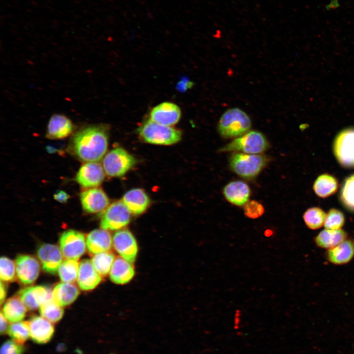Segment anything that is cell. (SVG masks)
Instances as JSON below:
<instances>
[{
    "label": "cell",
    "instance_id": "obj_1",
    "mask_svg": "<svg viewBox=\"0 0 354 354\" xmlns=\"http://www.w3.org/2000/svg\"><path fill=\"white\" fill-rule=\"evenodd\" d=\"M109 130L108 126L103 124L84 127L73 136L71 150L82 161H100L108 148Z\"/></svg>",
    "mask_w": 354,
    "mask_h": 354
},
{
    "label": "cell",
    "instance_id": "obj_2",
    "mask_svg": "<svg viewBox=\"0 0 354 354\" xmlns=\"http://www.w3.org/2000/svg\"><path fill=\"white\" fill-rule=\"evenodd\" d=\"M251 126L249 116L242 110L234 107L227 110L217 124L220 135L225 138L238 137L249 131Z\"/></svg>",
    "mask_w": 354,
    "mask_h": 354
},
{
    "label": "cell",
    "instance_id": "obj_3",
    "mask_svg": "<svg viewBox=\"0 0 354 354\" xmlns=\"http://www.w3.org/2000/svg\"><path fill=\"white\" fill-rule=\"evenodd\" d=\"M140 137L145 142L158 145H171L181 138L180 130L148 119L138 128Z\"/></svg>",
    "mask_w": 354,
    "mask_h": 354
},
{
    "label": "cell",
    "instance_id": "obj_4",
    "mask_svg": "<svg viewBox=\"0 0 354 354\" xmlns=\"http://www.w3.org/2000/svg\"><path fill=\"white\" fill-rule=\"evenodd\" d=\"M268 160V158L263 154L235 152L230 156L229 165L239 176L251 179L259 175Z\"/></svg>",
    "mask_w": 354,
    "mask_h": 354
},
{
    "label": "cell",
    "instance_id": "obj_5",
    "mask_svg": "<svg viewBox=\"0 0 354 354\" xmlns=\"http://www.w3.org/2000/svg\"><path fill=\"white\" fill-rule=\"evenodd\" d=\"M269 147L266 137L260 132L249 131L220 148V152L241 151L247 154H258Z\"/></svg>",
    "mask_w": 354,
    "mask_h": 354
},
{
    "label": "cell",
    "instance_id": "obj_6",
    "mask_svg": "<svg viewBox=\"0 0 354 354\" xmlns=\"http://www.w3.org/2000/svg\"><path fill=\"white\" fill-rule=\"evenodd\" d=\"M135 158L121 148H114L104 156L103 167L110 177H119L125 174L136 164Z\"/></svg>",
    "mask_w": 354,
    "mask_h": 354
},
{
    "label": "cell",
    "instance_id": "obj_7",
    "mask_svg": "<svg viewBox=\"0 0 354 354\" xmlns=\"http://www.w3.org/2000/svg\"><path fill=\"white\" fill-rule=\"evenodd\" d=\"M103 212L100 221L103 229L118 230L130 222L131 212L122 201L113 203Z\"/></svg>",
    "mask_w": 354,
    "mask_h": 354
},
{
    "label": "cell",
    "instance_id": "obj_8",
    "mask_svg": "<svg viewBox=\"0 0 354 354\" xmlns=\"http://www.w3.org/2000/svg\"><path fill=\"white\" fill-rule=\"evenodd\" d=\"M333 151L341 165L347 168L354 167V128L345 129L337 135Z\"/></svg>",
    "mask_w": 354,
    "mask_h": 354
},
{
    "label": "cell",
    "instance_id": "obj_9",
    "mask_svg": "<svg viewBox=\"0 0 354 354\" xmlns=\"http://www.w3.org/2000/svg\"><path fill=\"white\" fill-rule=\"evenodd\" d=\"M60 249L67 259L78 260L86 251V242L83 234L74 230L63 232L59 237Z\"/></svg>",
    "mask_w": 354,
    "mask_h": 354
},
{
    "label": "cell",
    "instance_id": "obj_10",
    "mask_svg": "<svg viewBox=\"0 0 354 354\" xmlns=\"http://www.w3.org/2000/svg\"><path fill=\"white\" fill-rule=\"evenodd\" d=\"M105 171L97 162H88L80 168L76 176V181L85 188L96 187L104 180Z\"/></svg>",
    "mask_w": 354,
    "mask_h": 354
},
{
    "label": "cell",
    "instance_id": "obj_11",
    "mask_svg": "<svg viewBox=\"0 0 354 354\" xmlns=\"http://www.w3.org/2000/svg\"><path fill=\"white\" fill-rule=\"evenodd\" d=\"M16 275L19 281L24 284L35 282L40 272V264L34 257L19 255L16 259Z\"/></svg>",
    "mask_w": 354,
    "mask_h": 354
},
{
    "label": "cell",
    "instance_id": "obj_12",
    "mask_svg": "<svg viewBox=\"0 0 354 354\" xmlns=\"http://www.w3.org/2000/svg\"><path fill=\"white\" fill-rule=\"evenodd\" d=\"M181 114L180 109L177 104L164 102L151 110L149 119L160 124L172 126L179 121Z\"/></svg>",
    "mask_w": 354,
    "mask_h": 354
},
{
    "label": "cell",
    "instance_id": "obj_13",
    "mask_svg": "<svg viewBox=\"0 0 354 354\" xmlns=\"http://www.w3.org/2000/svg\"><path fill=\"white\" fill-rule=\"evenodd\" d=\"M80 200L83 209L88 213L104 211L109 206V199L103 190L93 187L82 191Z\"/></svg>",
    "mask_w": 354,
    "mask_h": 354
},
{
    "label": "cell",
    "instance_id": "obj_14",
    "mask_svg": "<svg viewBox=\"0 0 354 354\" xmlns=\"http://www.w3.org/2000/svg\"><path fill=\"white\" fill-rule=\"evenodd\" d=\"M113 244L122 258L131 263L135 261L138 246L136 239L130 231L121 230L117 232L113 237Z\"/></svg>",
    "mask_w": 354,
    "mask_h": 354
},
{
    "label": "cell",
    "instance_id": "obj_15",
    "mask_svg": "<svg viewBox=\"0 0 354 354\" xmlns=\"http://www.w3.org/2000/svg\"><path fill=\"white\" fill-rule=\"evenodd\" d=\"M18 296L27 309L33 311L52 298V291L49 287L44 286H31L21 290Z\"/></svg>",
    "mask_w": 354,
    "mask_h": 354
},
{
    "label": "cell",
    "instance_id": "obj_16",
    "mask_svg": "<svg viewBox=\"0 0 354 354\" xmlns=\"http://www.w3.org/2000/svg\"><path fill=\"white\" fill-rule=\"evenodd\" d=\"M37 254L44 271L56 274L62 261V254L59 247L52 244H43L38 248Z\"/></svg>",
    "mask_w": 354,
    "mask_h": 354
},
{
    "label": "cell",
    "instance_id": "obj_17",
    "mask_svg": "<svg viewBox=\"0 0 354 354\" xmlns=\"http://www.w3.org/2000/svg\"><path fill=\"white\" fill-rule=\"evenodd\" d=\"M28 322L30 338L33 342L44 344L51 340L55 332V328L51 322L41 316H34Z\"/></svg>",
    "mask_w": 354,
    "mask_h": 354
},
{
    "label": "cell",
    "instance_id": "obj_18",
    "mask_svg": "<svg viewBox=\"0 0 354 354\" xmlns=\"http://www.w3.org/2000/svg\"><path fill=\"white\" fill-rule=\"evenodd\" d=\"M74 128L73 122L66 116L54 114L49 120L46 137L53 140L64 139L72 133Z\"/></svg>",
    "mask_w": 354,
    "mask_h": 354
},
{
    "label": "cell",
    "instance_id": "obj_19",
    "mask_svg": "<svg viewBox=\"0 0 354 354\" xmlns=\"http://www.w3.org/2000/svg\"><path fill=\"white\" fill-rule=\"evenodd\" d=\"M223 193L226 200L237 206L245 205L250 195V189L248 184L240 180H234L228 183L223 188Z\"/></svg>",
    "mask_w": 354,
    "mask_h": 354
},
{
    "label": "cell",
    "instance_id": "obj_20",
    "mask_svg": "<svg viewBox=\"0 0 354 354\" xmlns=\"http://www.w3.org/2000/svg\"><path fill=\"white\" fill-rule=\"evenodd\" d=\"M101 277L93 267L91 261L88 259L82 260L79 268L77 283L83 291L94 289L101 282Z\"/></svg>",
    "mask_w": 354,
    "mask_h": 354
},
{
    "label": "cell",
    "instance_id": "obj_21",
    "mask_svg": "<svg viewBox=\"0 0 354 354\" xmlns=\"http://www.w3.org/2000/svg\"><path fill=\"white\" fill-rule=\"evenodd\" d=\"M86 244L90 254L108 251L112 247L113 239L109 232L104 229H95L87 236Z\"/></svg>",
    "mask_w": 354,
    "mask_h": 354
},
{
    "label": "cell",
    "instance_id": "obj_22",
    "mask_svg": "<svg viewBox=\"0 0 354 354\" xmlns=\"http://www.w3.org/2000/svg\"><path fill=\"white\" fill-rule=\"evenodd\" d=\"M122 201L131 213L135 215L143 213L150 204L148 196L140 188H135L128 191L123 195Z\"/></svg>",
    "mask_w": 354,
    "mask_h": 354
},
{
    "label": "cell",
    "instance_id": "obj_23",
    "mask_svg": "<svg viewBox=\"0 0 354 354\" xmlns=\"http://www.w3.org/2000/svg\"><path fill=\"white\" fill-rule=\"evenodd\" d=\"M134 272L131 263L119 257L115 260L113 264L110 271V277L114 283L123 284L132 279Z\"/></svg>",
    "mask_w": 354,
    "mask_h": 354
},
{
    "label": "cell",
    "instance_id": "obj_24",
    "mask_svg": "<svg viewBox=\"0 0 354 354\" xmlns=\"http://www.w3.org/2000/svg\"><path fill=\"white\" fill-rule=\"evenodd\" d=\"M79 294L78 287L71 283L62 282L55 286L52 291V298L61 307L71 304Z\"/></svg>",
    "mask_w": 354,
    "mask_h": 354
},
{
    "label": "cell",
    "instance_id": "obj_25",
    "mask_svg": "<svg viewBox=\"0 0 354 354\" xmlns=\"http://www.w3.org/2000/svg\"><path fill=\"white\" fill-rule=\"evenodd\" d=\"M354 256V246L351 240H345L337 245L329 249L327 258L331 263L342 265L350 262Z\"/></svg>",
    "mask_w": 354,
    "mask_h": 354
},
{
    "label": "cell",
    "instance_id": "obj_26",
    "mask_svg": "<svg viewBox=\"0 0 354 354\" xmlns=\"http://www.w3.org/2000/svg\"><path fill=\"white\" fill-rule=\"evenodd\" d=\"M27 309L20 297L14 296L5 302L1 312L8 321L15 323L25 318Z\"/></svg>",
    "mask_w": 354,
    "mask_h": 354
},
{
    "label": "cell",
    "instance_id": "obj_27",
    "mask_svg": "<svg viewBox=\"0 0 354 354\" xmlns=\"http://www.w3.org/2000/svg\"><path fill=\"white\" fill-rule=\"evenodd\" d=\"M347 236L343 230L324 229L316 237L315 242L320 247L330 249L345 240Z\"/></svg>",
    "mask_w": 354,
    "mask_h": 354
},
{
    "label": "cell",
    "instance_id": "obj_28",
    "mask_svg": "<svg viewBox=\"0 0 354 354\" xmlns=\"http://www.w3.org/2000/svg\"><path fill=\"white\" fill-rule=\"evenodd\" d=\"M338 185L335 177L328 174H323L315 180L313 189L318 196L325 198L334 194L337 190Z\"/></svg>",
    "mask_w": 354,
    "mask_h": 354
},
{
    "label": "cell",
    "instance_id": "obj_29",
    "mask_svg": "<svg viewBox=\"0 0 354 354\" xmlns=\"http://www.w3.org/2000/svg\"><path fill=\"white\" fill-rule=\"evenodd\" d=\"M114 255L108 251L95 254L91 259V263L97 273L102 276L107 275L110 271L115 261Z\"/></svg>",
    "mask_w": 354,
    "mask_h": 354
},
{
    "label": "cell",
    "instance_id": "obj_30",
    "mask_svg": "<svg viewBox=\"0 0 354 354\" xmlns=\"http://www.w3.org/2000/svg\"><path fill=\"white\" fill-rule=\"evenodd\" d=\"M39 313L42 317L52 323H56L61 319L64 311L61 306L52 298L40 306Z\"/></svg>",
    "mask_w": 354,
    "mask_h": 354
},
{
    "label": "cell",
    "instance_id": "obj_31",
    "mask_svg": "<svg viewBox=\"0 0 354 354\" xmlns=\"http://www.w3.org/2000/svg\"><path fill=\"white\" fill-rule=\"evenodd\" d=\"M79 268V262L77 260H65L62 262L58 269L60 280L63 282H74L78 277Z\"/></svg>",
    "mask_w": 354,
    "mask_h": 354
},
{
    "label": "cell",
    "instance_id": "obj_32",
    "mask_svg": "<svg viewBox=\"0 0 354 354\" xmlns=\"http://www.w3.org/2000/svg\"><path fill=\"white\" fill-rule=\"evenodd\" d=\"M7 333L13 340L23 345L30 337L29 322L12 323L9 325Z\"/></svg>",
    "mask_w": 354,
    "mask_h": 354
},
{
    "label": "cell",
    "instance_id": "obj_33",
    "mask_svg": "<svg viewBox=\"0 0 354 354\" xmlns=\"http://www.w3.org/2000/svg\"><path fill=\"white\" fill-rule=\"evenodd\" d=\"M326 216V214L322 209L314 207L308 209L304 212L303 218L309 229L316 230L324 224Z\"/></svg>",
    "mask_w": 354,
    "mask_h": 354
},
{
    "label": "cell",
    "instance_id": "obj_34",
    "mask_svg": "<svg viewBox=\"0 0 354 354\" xmlns=\"http://www.w3.org/2000/svg\"><path fill=\"white\" fill-rule=\"evenodd\" d=\"M340 199L346 207L354 211V174L345 181L341 190Z\"/></svg>",
    "mask_w": 354,
    "mask_h": 354
},
{
    "label": "cell",
    "instance_id": "obj_35",
    "mask_svg": "<svg viewBox=\"0 0 354 354\" xmlns=\"http://www.w3.org/2000/svg\"><path fill=\"white\" fill-rule=\"evenodd\" d=\"M15 264L6 257H1L0 259V277L1 281L5 282L13 281L16 277Z\"/></svg>",
    "mask_w": 354,
    "mask_h": 354
},
{
    "label": "cell",
    "instance_id": "obj_36",
    "mask_svg": "<svg viewBox=\"0 0 354 354\" xmlns=\"http://www.w3.org/2000/svg\"><path fill=\"white\" fill-rule=\"evenodd\" d=\"M345 217L343 213L336 209H331L326 214L324 223L325 229L339 230L344 224Z\"/></svg>",
    "mask_w": 354,
    "mask_h": 354
},
{
    "label": "cell",
    "instance_id": "obj_37",
    "mask_svg": "<svg viewBox=\"0 0 354 354\" xmlns=\"http://www.w3.org/2000/svg\"><path fill=\"white\" fill-rule=\"evenodd\" d=\"M264 212L263 206L255 200L248 201L244 207V214L250 218H257L262 216Z\"/></svg>",
    "mask_w": 354,
    "mask_h": 354
},
{
    "label": "cell",
    "instance_id": "obj_38",
    "mask_svg": "<svg viewBox=\"0 0 354 354\" xmlns=\"http://www.w3.org/2000/svg\"><path fill=\"white\" fill-rule=\"evenodd\" d=\"M25 350L23 345L12 339L7 340L1 346L0 354H23Z\"/></svg>",
    "mask_w": 354,
    "mask_h": 354
},
{
    "label": "cell",
    "instance_id": "obj_39",
    "mask_svg": "<svg viewBox=\"0 0 354 354\" xmlns=\"http://www.w3.org/2000/svg\"><path fill=\"white\" fill-rule=\"evenodd\" d=\"M54 199L61 203H65L67 202L68 200L70 198V196L66 192L58 190L54 194Z\"/></svg>",
    "mask_w": 354,
    "mask_h": 354
},
{
    "label": "cell",
    "instance_id": "obj_40",
    "mask_svg": "<svg viewBox=\"0 0 354 354\" xmlns=\"http://www.w3.org/2000/svg\"><path fill=\"white\" fill-rule=\"evenodd\" d=\"M7 320L4 317L2 313H0V334L2 335L7 333L9 325H8Z\"/></svg>",
    "mask_w": 354,
    "mask_h": 354
},
{
    "label": "cell",
    "instance_id": "obj_41",
    "mask_svg": "<svg viewBox=\"0 0 354 354\" xmlns=\"http://www.w3.org/2000/svg\"><path fill=\"white\" fill-rule=\"evenodd\" d=\"M7 289L6 286L1 280L0 282V302L2 304L4 301L6 296Z\"/></svg>",
    "mask_w": 354,
    "mask_h": 354
},
{
    "label": "cell",
    "instance_id": "obj_42",
    "mask_svg": "<svg viewBox=\"0 0 354 354\" xmlns=\"http://www.w3.org/2000/svg\"><path fill=\"white\" fill-rule=\"evenodd\" d=\"M192 82H190L188 80H185L183 81H181L179 83V85H178V88L181 90L182 89L186 90V89L189 88L190 87H191L192 86Z\"/></svg>",
    "mask_w": 354,
    "mask_h": 354
},
{
    "label": "cell",
    "instance_id": "obj_43",
    "mask_svg": "<svg viewBox=\"0 0 354 354\" xmlns=\"http://www.w3.org/2000/svg\"><path fill=\"white\" fill-rule=\"evenodd\" d=\"M272 231L269 230H267L265 231V235L266 236H269L271 235H272Z\"/></svg>",
    "mask_w": 354,
    "mask_h": 354
},
{
    "label": "cell",
    "instance_id": "obj_44",
    "mask_svg": "<svg viewBox=\"0 0 354 354\" xmlns=\"http://www.w3.org/2000/svg\"></svg>",
    "mask_w": 354,
    "mask_h": 354
}]
</instances>
